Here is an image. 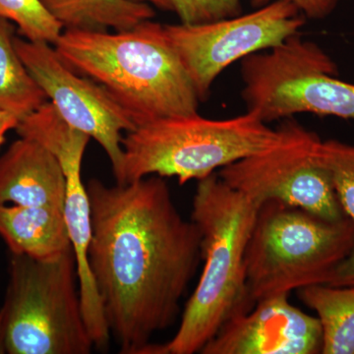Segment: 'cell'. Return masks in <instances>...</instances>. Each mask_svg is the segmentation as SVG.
<instances>
[{
    "instance_id": "cell-1",
    "label": "cell",
    "mask_w": 354,
    "mask_h": 354,
    "mask_svg": "<svg viewBox=\"0 0 354 354\" xmlns=\"http://www.w3.org/2000/svg\"><path fill=\"white\" fill-rule=\"evenodd\" d=\"M88 266L109 332L122 354H153L202 261L201 232L177 209L165 177L87 184Z\"/></svg>"
},
{
    "instance_id": "cell-2",
    "label": "cell",
    "mask_w": 354,
    "mask_h": 354,
    "mask_svg": "<svg viewBox=\"0 0 354 354\" xmlns=\"http://www.w3.org/2000/svg\"><path fill=\"white\" fill-rule=\"evenodd\" d=\"M53 48L70 68L101 85L136 127L198 113L196 91L160 23L114 32L64 30Z\"/></svg>"
},
{
    "instance_id": "cell-3",
    "label": "cell",
    "mask_w": 354,
    "mask_h": 354,
    "mask_svg": "<svg viewBox=\"0 0 354 354\" xmlns=\"http://www.w3.org/2000/svg\"><path fill=\"white\" fill-rule=\"evenodd\" d=\"M257 207L218 174L198 181L191 220L201 232V276L171 341L158 354L200 353L230 319L252 310L247 295L245 251Z\"/></svg>"
},
{
    "instance_id": "cell-4",
    "label": "cell",
    "mask_w": 354,
    "mask_h": 354,
    "mask_svg": "<svg viewBox=\"0 0 354 354\" xmlns=\"http://www.w3.org/2000/svg\"><path fill=\"white\" fill-rule=\"evenodd\" d=\"M279 139V129H272L249 111L223 120H208L198 113L160 118L127 132L116 183L158 176L176 177L184 185L269 150Z\"/></svg>"
},
{
    "instance_id": "cell-5",
    "label": "cell",
    "mask_w": 354,
    "mask_h": 354,
    "mask_svg": "<svg viewBox=\"0 0 354 354\" xmlns=\"http://www.w3.org/2000/svg\"><path fill=\"white\" fill-rule=\"evenodd\" d=\"M354 246L351 218L332 221L285 203L257 209L245 251L247 295L251 306L265 298L325 285Z\"/></svg>"
},
{
    "instance_id": "cell-6",
    "label": "cell",
    "mask_w": 354,
    "mask_h": 354,
    "mask_svg": "<svg viewBox=\"0 0 354 354\" xmlns=\"http://www.w3.org/2000/svg\"><path fill=\"white\" fill-rule=\"evenodd\" d=\"M73 249L53 260L10 253L0 354H88Z\"/></svg>"
},
{
    "instance_id": "cell-7",
    "label": "cell",
    "mask_w": 354,
    "mask_h": 354,
    "mask_svg": "<svg viewBox=\"0 0 354 354\" xmlns=\"http://www.w3.org/2000/svg\"><path fill=\"white\" fill-rule=\"evenodd\" d=\"M337 72L322 48L293 35L268 53L242 59L247 111L266 123L297 113L354 120V85L335 78Z\"/></svg>"
},
{
    "instance_id": "cell-8",
    "label": "cell",
    "mask_w": 354,
    "mask_h": 354,
    "mask_svg": "<svg viewBox=\"0 0 354 354\" xmlns=\"http://www.w3.org/2000/svg\"><path fill=\"white\" fill-rule=\"evenodd\" d=\"M278 129L276 146L221 167L218 177L257 208L276 200L325 220L346 218L330 172L319 158L318 135L290 120Z\"/></svg>"
},
{
    "instance_id": "cell-9",
    "label": "cell",
    "mask_w": 354,
    "mask_h": 354,
    "mask_svg": "<svg viewBox=\"0 0 354 354\" xmlns=\"http://www.w3.org/2000/svg\"><path fill=\"white\" fill-rule=\"evenodd\" d=\"M304 23L305 16L292 2L274 0L246 15L164 28L200 102H204L216 77L227 66L279 46L298 34Z\"/></svg>"
},
{
    "instance_id": "cell-10",
    "label": "cell",
    "mask_w": 354,
    "mask_h": 354,
    "mask_svg": "<svg viewBox=\"0 0 354 354\" xmlns=\"http://www.w3.org/2000/svg\"><path fill=\"white\" fill-rule=\"evenodd\" d=\"M14 46L60 116L99 143L118 176L123 162L122 133L136 128L127 111L101 85L70 68L53 44L15 36Z\"/></svg>"
},
{
    "instance_id": "cell-11",
    "label": "cell",
    "mask_w": 354,
    "mask_h": 354,
    "mask_svg": "<svg viewBox=\"0 0 354 354\" xmlns=\"http://www.w3.org/2000/svg\"><path fill=\"white\" fill-rule=\"evenodd\" d=\"M29 136L50 151L64 169L66 180L64 216L75 255L84 320L95 348L106 351L111 335L88 257L92 223L90 198L82 179V160L91 137L69 125L55 109L44 111L35 118Z\"/></svg>"
},
{
    "instance_id": "cell-12",
    "label": "cell",
    "mask_w": 354,
    "mask_h": 354,
    "mask_svg": "<svg viewBox=\"0 0 354 354\" xmlns=\"http://www.w3.org/2000/svg\"><path fill=\"white\" fill-rule=\"evenodd\" d=\"M288 297L265 298L250 311L230 319L200 353H322L320 321L291 304Z\"/></svg>"
},
{
    "instance_id": "cell-13",
    "label": "cell",
    "mask_w": 354,
    "mask_h": 354,
    "mask_svg": "<svg viewBox=\"0 0 354 354\" xmlns=\"http://www.w3.org/2000/svg\"><path fill=\"white\" fill-rule=\"evenodd\" d=\"M66 180L55 156L20 137L0 157V204L64 209Z\"/></svg>"
},
{
    "instance_id": "cell-14",
    "label": "cell",
    "mask_w": 354,
    "mask_h": 354,
    "mask_svg": "<svg viewBox=\"0 0 354 354\" xmlns=\"http://www.w3.org/2000/svg\"><path fill=\"white\" fill-rule=\"evenodd\" d=\"M0 236L9 252L53 260L72 250L64 209L0 204Z\"/></svg>"
},
{
    "instance_id": "cell-15",
    "label": "cell",
    "mask_w": 354,
    "mask_h": 354,
    "mask_svg": "<svg viewBox=\"0 0 354 354\" xmlns=\"http://www.w3.org/2000/svg\"><path fill=\"white\" fill-rule=\"evenodd\" d=\"M64 30L127 31L152 20L156 12L146 2L134 0H41Z\"/></svg>"
},
{
    "instance_id": "cell-16",
    "label": "cell",
    "mask_w": 354,
    "mask_h": 354,
    "mask_svg": "<svg viewBox=\"0 0 354 354\" xmlns=\"http://www.w3.org/2000/svg\"><path fill=\"white\" fill-rule=\"evenodd\" d=\"M297 293L320 321L322 353L354 354V286L313 285Z\"/></svg>"
},
{
    "instance_id": "cell-17",
    "label": "cell",
    "mask_w": 354,
    "mask_h": 354,
    "mask_svg": "<svg viewBox=\"0 0 354 354\" xmlns=\"http://www.w3.org/2000/svg\"><path fill=\"white\" fill-rule=\"evenodd\" d=\"M14 30L10 21L0 17V109L21 122L48 99L18 55Z\"/></svg>"
},
{
    "instance_id": "cell-18",
    "label": "cell",
    "mask_w": 354,
    "mask_h": 354,
    "mask_svg": "<svg viewBox=\"0 0 354 354\" xmlns=\"http://www.w3.org/2000/svg\"><path fill=\"white\" fill-rule=\"evenodd\" d=\"M0 17L15 23L20 36L36 43L53 46L64 32L41 0H0Z\"/></svg>"
},
{
    "instance_id": "cell-19",
    "label": "cell",
    "mask_w": 354,
    "mask_h": 354,
    "mask_svg": "<svg viewBox=\"0 0 354 354\" xmlns=\"http://www.w3.org/2000/svg\"><path fill=\"white\" fill-rule=\"evenodd\" d=\"M318 153L330 172L344 214L354 223V146L337 140L321 141Z\"/></svg>"
},
{
    "instance_id": "cell-20",
    "label": "cell",
    "mask_w": 354,
    "mask_h": 354,
    "mask_svg": "<svg viewBox=\"0 0 354 354\" xmlns=\"http://www.w3.org/2000/svg\"><path fill=\"white\" fill-rule=\"evenodd\" d=\"M172 11L187 25L204 24L239 16L241 0H171Z\"/></svg>"
},
{
    "instance_id": "cell-21",
    "label": "cell",
    "mask_w": 354,
    "mask_h": 354,
    "mask_svg": "<svg viewBox=\"0 0 354 354\" xmlns=\"http://www.w3.org/2000/svg\"><path fill=\"white\" fill-rule=\"evenodd\" d=\"M274 0H251L255 7H262ZM305 17L322 19L329 15L337 6V0H290Z\"/></svg>"
},
{
    "instance_id": "cell-22",
    "label": "cell",
    "mask_w": 354,
    "mask_h": 354,
    "mask_svg": "<svg viewBox=\"0 0 354 354\" xmlns=\"http://www.w3.org/2000/svg\"><path fill=\"white\" fill-rule=\"evenodd\" d=\"M325 285L332 286H354V246L348 255L330 272Z\"/></svg>"
},
{
    "instance_id": "cell-23",
    "label": "cell",
    "mask_w": 354,
    "mask_h": 354,
    "mask_svg": "<svg viewBox=\"0 0 354 354\" xmlns=\"http://www.w3.org/2000/svg\"><path fill=\"white\" fill-rule=\"evenodd\" d=\"M20 121L13 114L0 109V149L6 142V133L10 130L16 129Z\"/></svg>"
},
{
    "instance_id": "cell-24",
    "label": "cell",
    "mask_w": 354,
    "mask_h": 354,
    "mask_svg": "<svg viewBox=\"0 0 354 354\" xmlns=\"http://www.w3.org/2000/svg\"><path fill=\"white\" fill-rule=\"evenodd\" d=\"M134 1L146 2L162 11H172L171 0H134Z\"/></svg>"
}]
</instances>
